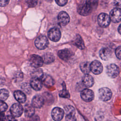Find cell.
<instances>
[{"mask_svg": "<svg viewBox=\"0 0 121 121\" xmlns=\"http://www.w3.org/2000/svg\"><path fill=\"white\" fill-rule=\"evenodd\" d=\"M29 62L31 66L35 68H38L41 67L44 62L42 57L35 54L32 55L30 56Z\"/></svg>", "mask_w": 121, "mask_h": 121, "instance_id": "ba28073f", "label": "cell"}, {"mask_svg": "<svg viewBox=\"0 0 121 121\" xmlns=\"http://www.w3.org/2000/svg\"><path fill=\"white\" fill-rule=\"evenodd\" d=\"M15 99L19 103H24L26 101V96L21 91L16 90L14 93Z\"/></svg>", "mask_w": 121, "mask_h": 121, "instance_id": "ffe728a7", "label": "cell"}, {"mask_svg": "<svg viewBox=\"0 0 121 121\" xmlns=\"http://www.w3.org/2000/svg\"><path fill=\"white\" fill-rule=\"evenodd\" d=\"M56 3L60 6H63L65 5L67 2L68 0H55Z\"/></svg>", "mask_w": 121, "mask_h": 121, "instance_id": "836d02e7", "label": "cell"}, {"mask_svg": "<svg viewBox=\"0 0 121 121\" xmlns=\"http://www.w3.org/2000/svg\"><path fill=\"white\" fill-rule=\"evenodd\" d=\"M111 21L113 23H118L121 21V10L118 8L112 9L110 13Z\"/></svg>", "mask_w": 121, "mask_h": 121, "instance_id": "4fadbf2b", "label": "cell"}, {"mask_svg": "<svg viewBox=\"0 0 121 121\" xmlns=\"http://www.w3.org/2000/svg\"></svg>", "mask_w": 121, "mask_h": 121, "instance_id": "ab89813d", "label": "cell"}, {"mask_svg": "<svg viewBox=\"0 0 121 121\" xmlns=\"http://www.w3.org/2000/svg\"><path fill=\"white\" fill-rule=\"evenodd\" d=\"M91 71L95 75H98L101 73L103 70V67L102 63L98 60H95L93 61L90 64Z\"/></svg>", "mask_w": 121, "mask_h": 121, "instance_id": "8fae6325", "label": "cell"}, {"mask_svg": "<svg viewBox=\"0 0 121 121\" xmlns=\"http://www.w3.org/2000/svg\"><path fill=\"white\" fill-rule=\"evenodd\" d=\"M4 101L1 100L0 103V110L1 112H4L8 109L7 104L4 102Z\"/></svg>", "mask_w": 121, "mask_h": 121, "instance_id": "1f68e13d", "label": "cell"}, {"mask_svg": "<svg viewBox=\"0 0 121 121\" xmlns=\"http://www.w3.org/2000/svg\"><path fill=\"white\" fill-rule=\"evenodd\" d=\"M31 86L30 85V84H28L27 83H25L24 84H23L21 86V88L22 89V90L26 93L27 94H29L31 90Z\"/></svg>", "mask_w": 121, "mask_h": 121, "instance_id": "83f0119b", "label": "cell"}, {"mask_svg": "<svg viewBox=\"0 0 121 121\" xmlns=\"http://www.w3.org/2000/svg\"><path fill=\"white\" fill-rule=\"evenodd\" d=\"M80 96L83 100L86 102H90L94 98L93 91L89 89H84L80 93Z\"/></svg>", "mask_w": 121, "mask_h": 121, "instance_id": "30bf717a", "label": "cell"}, {"mask_svg": "<svg viewBox=\"0 0 121 121\" xmlns=\"http://www.w3.org/2000/svg\"><path fill=\"white\" fill-rule=\"evenodd\" d=\"M113 4L115 8L121 9V0H114Z\"/></svg>", "mask_w": 121, "mask_h": 121, "instance_id": "e575fe53", "label": "cell"}, {"mask_svg": "<svg viewBox=\"0 0 121 121\" xmlns=\"http://www.w3.org/2000/svg\"><path fill=\"white\" fill-rule=\"evenodd\" d=\"M31 75L33 78H37L41 79L43 77V70L41 69L38 68H36V69L32 72Z\"/></svg>", "mask_w": 121, "mask_h": 121, "instance_id": "d4e9b609", "label": "cell"}, {"mask_svg": "<svg viewBox=\"0 0 121 121\" xmlns=\"http://www.w3.org/2000/svg\"><path fill=\"white\" fill-rule=\"evenodd\" d=\"M86 1L89 5L93 9H96L98 4V0H86Z\"/></svg>", "mask_w": 121, "mask_h": 121, "instance_id": "f1b7e54d", "label": "cell"}, {"mask_svg": "<svg viewBox=\"0 0 121 121\" xmlns=\"http://www.w3.org/2000/svg\"><path fill=\"white\" fill-rule=\"evenodd\" d=\"M32 88L36 91H39L42 88L43 81L41 79L37 78H33L30 80V83Z\"/></svg>", "mask_w": 121, "mask_h": 121, "instance_id": "ac0fdd59", "label": "cell"}, {"mask_svg": "<svg viewBox=\"0 0 121 121\" xmlns=\"http://www.w3.org/2000/svg\"><path fill=\"white\" fill-rule=\"evenodd\" d=\"M90 64L88 61H84L82 62L80 65V69L82 72L85 74H88L91 71Z\"/></svg>", "mask_w": 121, "mask_h": 121, "instance_id": "44dd1931", "label": "cell"}, {"mask_svg": "<svg viewBox=\"0 0 121 121\" xmlns=\"http://www.w3.org/2000/svg\"><path fill=\"white\" fill-rule=\"evenodd\" d=\"M35 44L38 49L43 50L47 47L49 44V41L46 36L40 35L36 38L35 41Z\"/></svg>", "mask_w": 121, "mask_h": 121, "instance_id": "3957f363", "label": "cell"}, {"mask_svg": "<svg viewBox=\"0 0 121 121\" xmlns=\"http://www.w3.org/2000/svg\"><path fill=\"white\" fill-rule=\"evenodd\" d=\"M10 112L11 115L17 118L20 117L23 113V108L19 103L14 104L10 109Z\"/></svg>", "mask_w": 121, "mask_h": 121, "instance_id": "8992f818", "label": "cell"}, {"mask_svg": "<svg viewBox=\"0 0 121 121\" xmlns=\"http://www.w3.org/2000/svg\"><path fill=\"white\" fill-rule=\"evenodd\" d=\"M106 73L111 78H115L119 74V69L118 67L114 64H111L106 67Z\"/></svg>", "mask_w": 121, "mask_h": 121, "instance_id": "52a82bcc", "label": "cell"}, {"mask_svg": "<svg viewBox=\"0 0 121 121\" xmlns=\"http://www.w3.org/2000/svg\"><path fill=\"white\" fill-rule=\"evenodd\" d=\"M74 44L78 48L82 50L85 48V45L84 41L82 39L81 36L79 35H77L74 41Z\"/></svg>", "mask_w": 121, "mask_h": 121, "instance_id": "7402d4cb", "label": "cell"}, {"mask_svg": "<svg viewBox=\"0 0 121 121\" xmlns=\"http://www.w3.org/2000/svg\"><path fill=\"white\" fill-rule=\"evenodd\" d=\"M6 120H9V121H11V120H15L14 119V117H13L12 115L11 116H8L7 117H6Z\"/></svg>", "mask_w": 121, "mask_h": 121, "instance_id": "8d00e7d4", "label": "cell"}, {"mask_svg": "<svg viewBox=\"0 0 121 121\" xmlns=\"http://www.w3.org/2000/svg\"><path fill=\"white\" fill-rule=\"evenodd\" d=\"M58 20L60 25L64 26L69 23L70 17L67 12L61 11L58 15Z\"/></svg>", "mask_w": 121, "mask_h": 121, "instance_id": "9a60e30c", "label": "cell"}, {"mask_svg": "<svg viewBox=\"0 0 121 121\" xmlns=\"http://www.w3.org/2000/svg\"><path fill=\"white\" fill-rule=\"evenodd\" d=\"M112 96V92L107 87H102L98 90V97L102 101H107L111 98Z\"/></svg>", "mask_w": 121, "mask_h": 121, "instance_id": "277c9868", "label": "cell"}, {"mask_svg": "<svg viewBox=\"0 0 121 121\" xmlns=\"http://www.w3.org/2000/svg\"><path fill=\"white\" fill-rule=\"evenodd\" d=\"M58 55L60 59L64 61H68L73 55L71 51L68 49L60 50L58 52Z\"/></svg>", "mask_w": 121, "mask_h": 121, "instance_id": "5bb4252c", "label": "cell"}, {"mask_svg": "<svg viewBox=\"0 0 121 121\" xmlns=\"http://www.w3.org/2000/svg\"><path fill=\"white\" fill-rule=\"evenodd\" d=\"M48 38L53 42L59 41L61 37V33L57 27L51 28L48 32Z\"/></svg>", "mask_w": 121, "mask_h": 121, "instance_id": "5b68a950", "label": "cell"}, {"mask_svg": "<svg viewBox=\"0 0 121 121\" xmlns=\"http://www.w3.org/2000/svg\"><path fill=\"white\" fill-rule=\"evenodd\" d=\"M52 117L54 121H59L62 119L64 115V111L60 108L54 107L52 111Z\"/></svg>", "mask_w": 121, "mask_h": 121, "instance_id": "7c38bea8", "label": "cell"}, {"mask_svg": "<svg viewBox=\"0 0 121 121\" xmlns=\"http://www.w3.org/2000/svg\"><path fill=\"white\" fill-rule=\"evenodd\" d=\"M59 95L60 97H63V98H68L70 97L69 94V92L65 89H63V90H61L60 92Z\"/></svg>", "mask_w": 121, "mask_h": 121, "instance_id": "f546056e", "label": "cell"}, {"mask_svg": "<svg viewBox=\"0 0 121 121\" xmlns=\"http://www.w3.org/2000/svg\"><path fill=\"white\" fill-rule=\"evenodd\" d=\"M34 107L33 105H27L25 107V115L26 117H31L35 113Z\"/></svg>", "mask_w": 121, "mask_h": 121, "instance_id": "603a6c76", "label": "cell"}, {"mask_svg": "<svg viewBox=\"0 0 121 121\" xmlns=\"http://www.w3.org/2000/svg\"><path fill=\"white\" fill-rule=\"evenodd\" d=\"M26 2L29 7L33 8L37 5L38 0H26Z\"/></svg>", "mask_w": 121, "mask_h": 121, "instance_id": "4dcf8cb0", "label": "cell"}, {"mask_svg": "<svg viewBox=\"0 0 121 121\" xmlns=\"http://www.w3.org/2000/svg\"><path fill=\"white\" fill-rule=\"evenodd\" d=\"M42 58L43 59V62L46 64L53 62L55 59L54 55L51 53H47L44 54Z\"/></svg>", "mask_w": 121, "mask_h": 121, "instance_id": "cb8c5ba5", "label": "cell"}, {"mask_svg": "<svg viewBox=\"0 0 121 121\" xmlns=\"http://www.w3.org/2000/svg\"><path fill=\"white\" fill-rule=\"evenodd\" d=\"M111 20L110 16L104 13L100 14L97 17L98 25L103 28H106L109 26Z\"/></svg>", "mask_w": 121, "mask_h": 121, "instance_id": "7a4b0ae2", "label": "cell"}, {"mask_svg": "<svg viewBox=\"0 0 121 121\" xmlns=\"http://www.w3.org/2000/svg\"><path fill=\"white\" fill-rule=\"evenodd\" d=\"M115 53L116 57L119 59H121V46H118L115 51Z\"/></svg>", "mask_w": 121, "mask_h": 121, "instance_id": "d6a6232c", "label": "cell"}, {"mask_svg": "<svg viewBox=\"0 0 121 121\" xmlns=\"http://www.w3.org/2000/svg\"><path fill=\"white\" fill-rule=\"evenodd\" d=\"M46 1H47V2H52L53 0H45Z\"/></svg>", "mask_w": 121, "mask_h": 121, "instance_id": "f35d334b", "label": "cell"}, {"mask_svg": "<svg viewBox=\"0 0 121 121\" xmlns=\"http://www.w3.org/2000/svg\"><path fill=\"white\" fill-rule=\"evenodd\" d=\"M9 2V0H0V5L1 7H5L7 5Z\"/></svg>", "mask_w": 121, "mask_h": 121, "instance_id": "d590c367", "label": "cell"}, {"mask_svg": "<svg viewBox=\"0 0 121 121\" xmlns=\"http://www.w3.org/2000/svg\"><path fill=\"white\" fill-rule=\"evenodd\" d=\"M112 51L109 48H102L99 51V55L101 59L104 60H109L112 55Z\"/></svg>", "mask_w": 121, "mask_h": 121, "instance_id": "e0dca14e", "label": "cell"}, {"mask_svg": "<svg viewBox=\"0 0 121 121\" xmlns=\"http://www.w3.org/2000/svg\"><path fill=\"white\" fill-rule=\"evenodd\" d=\"M9 96V92L8 90L6 89H1L0 90V98L2 101H5L7 99Z\"/></svg>", "mask_w": 121, "mask_h": 121, "instance_id": "4316f807", "label": "cell"}, {"mask_svg": "<svg viewBox=\"0 0 121 121\" xmlns=\"http://www.w3.org/2000/svg\"><path fill=\"white\" fill-rule=\"evenodd\" d=\"M118 32L121 35V24L118 27Z\"/></svg>", "mask_w": 121, "mask_h": 121, "instance_id": "74e56055", "label": "cell"}, {"mask_svg": "<svg viewBox=\"0 0 121 121\" xmlns=\"http://www.w3.org/2000/svg\"><path fill=\"white\" fill-rule=\"evenodd\" d=\"M44 99L40 95H35L32 99V105L35 108H41L44 104Z\"/></svg>", "mask_w": 121, "mask_h": 121, "instance_id": "2e32d148", "label": "cell"}, {"mask_svg": "<svg viewBox=\"0 0 121 121\" xmlns=\"http://www.w3.org/2000/svg\"><path fill=\"white\" fill-rule=\"evenodd\" d=\"M82 82L83 85L87 87H90L92 86L94 84V80L93 78L88 74H85L82 79Z\"/></svg>", "mask_w": 121, "mask_h": 121, "instance_id": "d6986e66", "label": "cell"}, {"mask_svg": "<svg viewBox=\"0 0 121 121\" xmlns=\"http://www.w3.org/2000/svg\"><path fill=\"white\" fill-rule=\"evenodd\" d=\"M64 111L66 114V120L76 121V111L75 108L71 105H67L64 107Z\"/></svg>", "mask_w": 121, "mask_h": 121, "instance_id": "9c48e42d", "label": "cell"}, {"mask_svg": "<svg viewBox=\"0 0 121 121\" xmlns=\"http://www.w3.org/2000/svg\"><path fill=\"white\" fill-rule=\"evenodd\" d=\"M92 10V8L86 1L83 2L79 4L77 8L78 13L80 15L83 16H86L89 15L91 13Z\"/></svg>", "mask_w": 121, "mask_h": 121, "instance_id": "6da1fadb", "label": "cell"}, {"mask_svg": "<svg viewBox=\"0 0 121 121\" xmlns=\"http://www.w3.org/2000/svg\"><path fill=\"white\" fill-rule=\"evenodd\" d=\"M43 83L46 86H51L54 84V81L53 79L49 76L43 77L42 78Z\"/></svg>", "mask_w": 121, "mask_h": 121, "instance_id": "484cf974", "label": "cell"}]
</instances>
